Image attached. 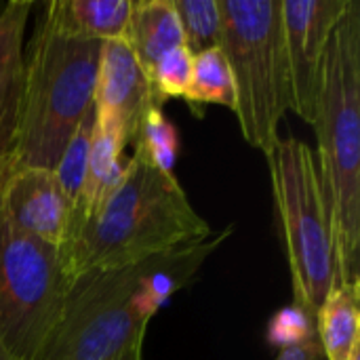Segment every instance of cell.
I'll list each match as a JSON object with an SVG mask.
<instances>
[{
	"instance_id": "d6986e66",
	"label": "cell",
	"mask_w": 360,
	"mask_h": 360,
	"mask_svg": "<svg viewBox=\"0 0 360 360\" xmlns=\"http://www.w3.org/2000/svg\"><path fill=\"white\" fill-rule=\"evenodd\" d=\"M177 150H179L177 129L169 122L162 108L152 110L133 143V154L141 156L143 160H148L160 171L173 173Z\"/></svg>"
},
{
	"instance_id": "2e32d148",
	"label": "cell",
	"mask_w": 360,
	"mask_h": 360,
	"mask_svg": "<svg viewBox=\"0 0 360 360\" xmlns=\"http://www.w3.org/2000/svg\"><path fill=\"white\" fill-rule=\"evenodd\" d=\"M184 99L190 108L226 105L234 110V80L228 59L219 46L207 49L192 57V78Z\"/></svg>"
},
{
	"instance_id": "7402d4cb",
	"label": "cell",
	"mask_w": 360,
	"mask_h": 360,
	"mask_svg": "<svg viewBox=\"0 0 360 360\" xmlns=\"http://www.w3.org/2000/svg\"><path fill=\"white\" fill-rule=\"evenodd\" d=\"M274 360H327L323 354V348L319 344V340H308L304 344H297V346H289V348H283L278 352V356Z\"/></svg>"
},
{
	"instance_id": "7a4b0ae2",
	"label": "cell",
	"mask_w": 360,
	"mask_h": 360,
	"mask_svg": "<svg viewBox=\"0 0 360 360\" xmlns=\"http://www.w3.org/2000/svg\"><path fill=\"white\" fill-rule=\"evenodd\" d=\"M211 234L175 173L160 171L133 154L110 196L93 213L70 221L57 253L68 281L74 283L97 270L133 266L202 243Z\"/></svg>"
},
{
	"instance_id": "7c38bea8",
	"label": "cell",
	"mask_w": 360,
	"mask_h": 360,
	"mask_svg": "<svg viewBox=\"0 0 360 360\" xmlns=\"http://www.w3.org/2000/svg\"><path fill=\"white\" fill-rule=\"evenodd\" d=\"M122 40L131 46L146 74L165 53L186 46L181 23L171 0L133 2Z\"/></svg>"
},
{
	"instance_id": "cb8c5ba5",
	"label": "cell",
	"mask_w": 360,
	"mask_h": 360,
	"mask_svg": "<svg viewBox=\"0 0 360 360\" xmlns=\"http://www.w3.org/2000/svg\"><path fill=\"white\" fill-rule=\"evenodd\" d=\"M0 360H13L11 356H8V352L4 350V346L0 344Z\"/></svg>"
},
{
	"instance_id": "484cf974",
	"label": "cell",
	"mask_w": 360,
	"mask_h": 360,
	"mask_svg": "<svg viewBox=\"0 0 360 360\" xmlns=\"http://www.w3.org/2000/svg\"><path fill=\"white\" fill-rule=\"evenodd\" d=\"M4 6H6V2H0V15H2V11H4Z\"/></svg>"
},
{
	"instance_id": "9a60e30c",
	"label": "cell",
	"mask_w": 360,
	"mask_h": 360,
	"mask_svg": "<svg viewBox=\"0 0 360 360\" xmlns=\"http://www.w3.org/2000/svg\"><path fill=\"white\" fill-rule=\"evenodd\" d=\"M133 0H53L44 13L68 32L91 40H116L124 36Z\"/></svg>"
},
{
	"instance_id": "44dd1931",
	"label": "cell",
	"mask_w": 360,
	"mask_h": 360,
	"mask_svg": "<svg viewBox=\"0 0 360 360\" xmlns=\"http://www.w3.org/2000/svg\"><path fill=\"white\" fill-rule=\"evenodd\" d=\"M314 338H316L314 319L308 316L297 306L281 310L278 314L272 316V321L268 325V342L272 346H278L281 350L289 348V346L304 344Z\"/></svg>"
},
{
	"instance_id": "ffe728a7",
	"label": "cell",
	"mask_w": 360,
	"mask_h": 360,
	"mask_svg": "<svg viewBox=\"0 0 360 360\" xmlns=\"http://www.w3.org/2000/svg\"><path fill=\"white\" fill-rule=\"evenodd\" d=\"M192 53L186 46H177L165 53L148 72L152 91L160 105L171 97H184L192 78Z\"/></svg>"
},
{
	"instance_id": "ba28073f",
	"label": "cell",
	"mask_w": 360,
	"mask_h": 360,
	"mask_svg": "<svg viewBox=\"0 0 360 360\" xmlns=\"http://www.w3.org/2000/svg\"><path fill=\"white\" fill-rule=\"evenodd\" d=\"M346 4L348 0H281L291 89L289 110L308 124L314 120L325 51Z\"/></svg>"
},
{
	"instance_id": "d4e9b609",
	"label": "cell",
	"mask_w": 360,
	"mask_h": 360,
	"mask_svg": "<svg viewBox=\"0 0 360 360\" xmlns=\"http://www.w3.org/2000/svg\"><path fill=\"white\" fill-rule=\"evenodd\" d=\"M350 360H360V350H359V352H354V356H352Z\"/></svg>"
},
{
	"instance_id": "8992f818",
	"label": "cell",
	"mask_w": 360,
	"mask_h": 360,
	"mask_svg": "<svg viewBox=\"0 0 360 360\" xmlns=\"http://www.w3.org/2000/svg\"><path fill=\"white\" fill-rule=\"evenodd\" d=\"M272 192L287 251L293 306L316 316L338 285V255L316 154L300 139H278L268 156Z\"/></svg>"
},
{
	"instance_id": "6da1fadb",
	"label": "cell",
	"mask_w": 360,
	"mask_h": 360,
	"mask_svg": "<svg viewBox=\"0 0 360 360\" xmlns=\"http://www.w3.org/2000/svg\"><path fill=\"white\" fill-rule=\"evenodd\" d=\"M232 228L202 243L152 255L133 266L97 270L70 285L51 333L32 360H114L143 342L148 323L192 283Z\"/></svg>"
},
{
	"instance_id": "8fae6325",
	"label": "cell",
	"mask_w": 360,
	"mask_h": 360,
	"mask_svg": "<svg viewBox=\"0 0 360 360\" xmlns=\"http://www.w3.org/2000/svg\"><path fill=\"white\" fill-rule=\"evenodd\" d=\"M30 8V0H11L0 15V173L8 171L15 139L23 78V32Z\"/></svg>"
},
{
	"instance_id": "9c48e42d",
	"label": "cell",
	"mask_w": 360,
	"mask_h": 360,
	"mask_svg": "<svg viewBox=\"0 0 360 360\" xmlns=\"http://www.w3.org/2000/svg\"><path fill=\"white\" fill-rule=\"evenodd\" d=\"M156 108L162 105L131 46L122 38L101 42L93 95L95 118L112 124L124 146H133L148 114Z\"/></svg>"
},
{
	"instance_id": "5b68a950",
	"label": "cell",
	"mask_w": 360,
	"mask_h": 360,
	"mask_svg": "<svg viewBox=\"0 0 360 360\" xmlns=\"http://www.w3.org/2000/svg\"><path fill=\"white\" fill-rule=\"evenodd\" d=\"M221 42L243 137L268 158L289 110V68L281 0H219Z\"/></svg>"
},
{
	"instance_id": "ac0fdd59",
	"label": "cell",
	"mask_w": 360,
	"mask_h": 360,
	"mask_svg": "<svg viewBox=\"0 0 360 360\" xmlns=\"http://www.w3.org/2000/svg\"><path fill=\"white\" fill-rule=\"evenodd\" d=\"M93 129H95V110H91L78 122V127L72 133L70 141L65 143L57 165L53 167V173H55L59 186L63 188V192L68 194V198L72 200V205H76V200L80 198L82 186H84L89 150H91V141H93Z\"/></svg>"
},
{
	"instance_id": "5bb4252c",
	"label": "cell",
	"mask_w": 360,
	"mask_h": 360,
	"mask_svg": "<svg viewBox=\"0 0 360 360\" xmlns=\"http://www.w3.org/2000/svg\"><path fill=\"white\" fill-rule=\"evenodd\" d=\"M124 148L127 146H124L120 133L112 124L95 118L84 186H82L80 198L74 205L72 219H80V217L93 213L110 196V192L118 186V181L122 179V173H124V165H127V160H122Z\"/></svg>"
},
{
	"instance_id": "4fadbf2b",
	"label": "cell",
	"mask_w": 360,
	"mask_h": 360,
	"mask_svg": "<svg viewBox=\"0 0 360 360\" xmlns=\"http://www.w3.org/2000/svg\"><path fill=\"white\" fill-rule=\"evenodd\" d=\"M360 278L331 289L316 310V340L327 360H350L360 350Z\"/></svg>"
},
{
	"instance_id": "277c9868",
	"label": "cell",
	"mask_w": 360,
	"mask_h": 360,
	"mask_svg": "<svg viewBox=\"0 0 360 360\" xmlns=\"http://www.w3.org/2000/svg\"><path fill=\"white\" fill-rule=\"evenodd\" d=\"M99 46V40L68 32L44 13L23 55L8 171L57 165L78 122L93 110Z\"/></svg>"
},
{
	"instance_id": "e0dca14e",
	"label": "cell",
	"mask_w": 360,
	"mask_h": 360,
	"mask_svg": "<svg viewBox=\"0 0 360 360\" xmlns=\"http://www.w3.org/2000/svg\"><path fill=\"white\" fill-rule=\"evenodd\" d=\"M184 32L186 49L196 55L221 42L219 0H171Z\"/></svg>"
},
{
	"instance_id": "30bf717a",
	"label": "cell",
	"mask_w": 360,
	"mask_h": 360,
	"mask_svg": "<svg viewBox=\"0 0 360 360\" xmlns=\"http://www.w3.org/2000/svg\"><path fill=\"white\" fill-rule=\"evenodd\" d=\"M0 202L19 230L59 249L68 234L74 205L53 169L19 167L6 171L0 179Z\"/></svg>"
},
{
	"instance_id": "52a82bcc",
	"label": "cell",
	"mask_w": 360,
	"mask_h": 360,
	"mask_svg": "<svg viewBox=\"0 0 360 360\" xmlns=\"http://www.w3.org/2000/svg\"><path fill=\"white\" fill-rule=\"evenodd\" d=\"M70 285L57 247L19 230L0 202V344L11 359H34L59 319Z\"/></svg>"
},
{
	"instance_id": "3957f363",
	"label": "cell",
	"mask_w": 360,
	"mask_h": 360,
	"mask_svg": "<svg viewBox=\"0 0 360 360\" xmlns=\"http://www.w3.org/2000/svg\"><path fill=\"white\" fill-rule=\"evenodd\" d=\"M312 127L325 188L338 285L360 278V2L348 0L321 68Z\"/></svg>"
},
{
	"instance_id": "603a6c76",
	"label": "cell",
	"mask_w": 360,
	"mask_h": 360,
	"mask_svg": "<svg viewBox=\"0 0 360 360\" xmlns=\"http://www.w3.org/2000/svg\"><path fill=\"white\" fill-rule=\"evenodd\" d=\"M141 350H143V342H139V344L131 346L129 350H124L120 356H116L114 360H141Z\"/></svg>"
}]
</instances>
